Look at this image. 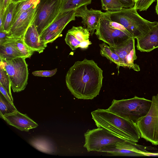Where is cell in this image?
I'll use <instances>...</instances> for the list:
<instances>
[{"label":"cell","mask_w":158,"mask_h":158,"mask_svg":"<svg viewBox=\"0 0 158 158\" xmlns=\"http://www.w3.org/2000/svg\"><path fill=\"white\" fill-rule=\"evenodd\" d=\"M84 137L85 142L83 146L89 152H103L117 143L127 140L101 127L88 130L84 133Z\"/></svg>","instance_id":"7"},{"label":"cell","mask_w":158,"mask_h":158,"mask_svg":"<svg viewBox=\"0 0 158 158\" xmlns=\"http://www.w3.org/2000/svg\"><path fill=\"white\" fill-rule=\"evenodd\" d=\"M9 32L2 30L0 31V45L6 42L9 38L8 37Z\"/></svg>","instance_id":"32"},{"label":"cell","mask_w":158,"mask_h":158,"mask_svg":"<svg viewBox=\"0 0 158 158\" xmlns=\"http://www.w3.org/2000/svg\"><path fill=\"white\" fill-rule=\"evenodd\" d=\"M10 3V0H4V5L5 9H6Z\"/></svg>","instance_id":"35"},{"label":"cell","mask_w":158,"mask_h":158,"mask_svg":"<svg viewBox=\"0 0 158 158\" xmlns=\"http://www.w3.org/2000/svg\"><path fill=\"white\" fill-rule=\"evenodd\" d=\"M92 118L98 127L103 128L123 139L137 143L140 133L135 123L108 111L98 109L91 113Z\"/></svg>","instance_id":"2"},{"label":"cell","mask_w":158,"mask_h":158,"mask_svg":"<svg viewBox=\"0 0 158 158\" xmlns=\"http://www.w3.org/2000/svg\"><path fill=\"white\" fill-rule=\"evenodd\" d=\"M134 0L135 2L137 1V0Z\"/></svg>","instance_id":"39"},{"label":"cell","mask_w":158,"mask_h":158,"mask_svg":"<svg viewBox=\"0 0 158 158\" xmlns=\"http://www.w3.org/2000/svg\"><path fill=\"white\" fill-rule=\"evenodd\" d=\"M16 3L11 2L6 9V13L2 30L9 32L14 21Z\"/></svg>","instance_id":"23"},{"label":"cell","mask_w":158,"mask_h":158,"mask_svg":"<svg viewBox=\"0 0 158 158\" xmlns=\"http://www.w3.org/2000/svg\"><path fill=\"white\" fill-rule=\"evenodd\" d=\"M136 124L141 137L153 145H158V93L152 96L149 111Z\"/></svg>","instance_id":"8"},{"label":"cell","mask_w":158,"mask_h":158,"mask_svg":"<svg viewBox=\"0 0 158 158\" xmlns=\"http://www.w3.org/2000/svg\"><path fill=\"white\" fill-rule=\"evenodd\" d=\"M76 11L60 12L52 22L42 32L40 35L41 40L47 44L60 37L66 26L71 21L75 20Z\"/></svg>","instance_id":"10"},{"label":"cell","mask_w":158,"mask_h":158,"mask_svg":"<svg viewBox=\"0 0 158 158\" xmlns=\"http://www.w3.org/2000/svg\"><path fill=\"white\" fill-rule=\"evenodd\" d=\"M95 34L98 39L114 48L123 46L133 38L123 25L111 20L108 11L103 12Z\"/></svg>","instance_id":"4"},{"label":"cell","mask_w":158,"mask_h":158,"mask_svg":"<svg viewBox=\"0 0 158 158\" xmlns=\"http://www.w3.org/2000/svg\"><path fill=\"white\" fill-rule=\"evenodd\" d=\"M157 1V4L156 6V13L157 15H158V0H156Z\"/></svg>","instance_id":"36"},{"label":"cell","mask_w":158,"mask_h":158,"mask_svg":"<svg viewBox=\"0 0 158 158\" xmlns=\"http://www.w3.org/2000/svg\"><path fill=\"white\" fill-rule=\"evenodd\" d=\"M137 50L149 52L158 48V23L144 36L136 39Z\"/></svg>","instance_id":"17"},{"label":"cell","mask_w":158,"mask_h":158,"mask_svg":"<svg viewBox=\"0 0 158 158\" xmlns=\"http://www.w3.org/2000/svg\"><path fill=\"white\" fill-rule=\"evenodd\" d=\"M23 39L28 47L39 53L42 52L47 46V44L41 40L34 21L26 31Z\"/></svg>","instance_id":"16"},{"label":"cell","mask_w":158,"mask_h":158,"mask_svg":"<svg viewBox=\"0 0 158 158\" xmlns=\"http://www.w3.org/2000/svg\"><path fill=\"white\" fill-rule=\"evenodd\" d=\"M20 57H26L17 48L15 40L9 38L6 42L0 45V58L2 60H8Z\"/></svg>","instance_id":"18"},{"label":"cell","mask_w":158,"mask_h":158,"mask_svg":"<svg viewBox=\"0 0 158 158\" xmlns=\"http://www.w3.org/2000/svg\"><path fill=\"white\" fill-rule=\"evenodd\" d=\"M14 40L16 45L21 53L27 58H30L33 54L34 51L25 44L22 39Z\"/></svg>","instance_id":"29"},{"label":"cell","mask_w":158,"mask_h":158,"mask_svg":"<svg viewBox=\"0 0 158 158\" xmlns=\"http://www.w3.org/2000/svg\"><path fill=\"white\" fill-rule=\"evenodd\" d=\"M65 41L72 50H74L77 48H80L83 49H87L89 45L91 44L90 41L81 42L77 40L73 35L67 33Z\"/></svg>","instance_id":"26"},{"label":"cell","mask_w":158,"mask_h":158,"mask_svg":"<svg viewBox=\"0 0 158 158\" xmlns=\"http://www.w3.org/2000/svg\"><path fill=\"white\" fill-rule=\"evenodd\" d=\"M148 148L126 140L118 142L111 147L104 150L113 156H145L156 154L148 151Z\"/></svg>","instance_id":"11"},{"label":"cell","mask_w":158,"mask_h":158,"mask_svg":"<svg viewBox=\"0 0 158 158\" xmlns=\"http://www.w3.org/2000/svg\"><path fill=\"white\" fill-rule=\"evenodd\" d=\"M103 71L93 60L86 58L76 62L65 76L66 86L78 99H92L102 86Z\"/></svg>","instance_id":"1"},{"label":"cell","mask_w":158,"mask_h":158,"mask_svg":"<svg viewBox=\"0 0 158 158\" xmlns=\"http://www.w3.org/2000/svg\"><path fill=\"white\" fill-rule=\"evenodd\" d=\"M26 58L20 57L5 61L0 59V66L6 71L14 92L23 90L27 84L29 72Z\"/></svg>","instance_id":"6"},{"label":"cell","mask_w":158,"mask_h":158,"mask_svg":"<svg viewBox=\"0 0 158 158\" xmlns=\"http://www.w3.org/2000/svg\"><path fill=\"white\" fill-rule=\"evenodd\" d=\"M23 0H10V2H13L16 3L19 2L23 1Z\"/></svg>","instance_id":"37"},{"label":"cell","mask_w":158,"mask_h":158,"mask_svg":"<svg viewBox=\"0 0 158 158\" xmlns=\"http://www.w3.org/2000/svg\"><path fill=\"white\" fill-rule=\"evenodd\" d=\"M92 0H61L60 12L76 10L80 7L91 3Z\"/></svg>","instance_id":"20"},{"label":"cell","mask_w":158,"mask_h":158,"mask_svg":"<svg viewBox=\"0 0 158 158\" xmlns=\"http://www.w3.org/2000/svg\"><path fill=\"white\" fill-rule=\"evenodd\" d=\"M3 119L8 124L20 130L28 131L35 128L38 125L26 114H23L17 111L12 114L3 117Z\"/></svg>","instance_id":"15"},{"label":"cell","mask_w":158,"mask_h":158,"mask_svg":"<svg viewBox=\"0 0 158 158\" xmlns=\"http://www.w3.org/2000/svg\"><path fill=\"white\" fill-rule=\"evenodd\" d=\"M124 8H131L134 7L135 2L134 0H119Z\"/></svg>","instance_id":"33"},{"label":"cell","mask_w":158,"mask_h":158,"mask_svg":"<svg viewBox=\"0 0 158 158\" xmlns=\"http://www.w3.org/2000/svg\"><path fill=\"white\" fill-rule=\"evenodd\" d=\"M4 2V0H0V2Z\"/></svg>","instance_id":"38"},{"label":"cell","mask_w":158,"mask_h":158,"mask_svg":"<svg viewBox=\"0 0 158 158\" xmlns=\"http://www.w3.org/2000/svg\"><path fill=\"white\" fill-rule=\"evenodd\" d=\"M109 12L111 20L123 25L136 39L144 36L158 23L144 19L134 7Z\"/></svg>","instance_id":"3"},{"label":"cell","mask_w":158,"mask_h":158,"mask_svg":"<svg viewBox=\"0 0 158 158\" xmlns=\"http://www.w3.org/2000/svg\"><path fill=\"white\" fill-rule=\"evenodd\" d=\"M156 0H137L134 7L139 11H146Z\"/></svg>","instance_id":"30"},{"label":"cell","mask_w":158,"mask_h":158,"mask_svg":"<svg viewBox=\"0 0 158 158\" xmlns=\"http://www.w3.org/2000/svg\"><path fill=\"white\" fill-rule=\"evenodd\" d=\"M135 38L131 39L123 46L118 48H111L110 49L119 57L123 67L132 69L137 71H139V66L134 63L137 56L135 48Z\"/></svg>","instance_id":"13"},{"label":"cell","mask_w":158,"mask_h":158,"mask_svg":"<svg viewBox=\"0 0 158 158\" xmlns=\"http://www.w3.org/2000/svg\"><path fill=\"white\" fill-rule=\"evenodd\" d=\"M87 6L85 5L77 9L75 15V17L82 18V23L84 27H86L92 36L98 27L103 12L92 8L89 10Z\"/></svg>","instance_id":"14"},{"label":"cell","mask_w":158,"mask_h":158,"mask_svg":"<svg viewBox=\"0 0 158 158\" xmlns=\"http://www.w3.org/2000/svg\"><path fill=\"white\" fill-rule=\"evenodd\" d=\"M67 32L73 35L81 42L89 41V38L90 34L86 28L81 26H73Z\"/></svg>","instance_id":"25"},{"label":"cell","mask_w":158,"mask_h":158,"mask_svg":"<svg viewBox=\"0 0 158 158\" xmlns=\"http://www.w3.org/2000/svg\"><path fill=\"white\" fill-rule=\"evenodd\" d=\"M40 0H25L16 3L14 22L21 14L34 6H37Z\"/></svg>","instance_id":"24"},{"label":"cell","mask_w":158,"mask_h":158,"mask_svg":"<svg viewBox=\"0 0 158 158\" xmlns=\"http://www.w3.org/2000/svg\"><path fill=\"white\" fill-rule=\"evenodd\" d=\"M102 9L106 11H115L121 10L123 6L119 0H101Z\"/></svg>","instance_id":"27"},{"label":"cell","mask_w":158,"mask_h":158,"mask_svg":"<svg viewBox=\"0 0 158 158\" xmlns=\"http://www.w3.org/2000/svg\"><path fill=\"white\" fill-rule=\"evenodd\" d=\"M0 84H1L7 92L12 102L13 99L11 92V85L9 77L4 69L0 66Z\"/></svg>","instance_id":"28"},{"label":"cell","mask_w":158,"mask_h":158,"mask_svg":"<svg viewBox=\"0 0 158 158\" xmlns=\"http://www.w3.org/2000/svg\"><path fill=\"white\" fill-rule=\"evenodd\" d=\"M61 4V0H40L36 7L34 23L40 35L60 13Z\"/></svg>","instance_id":"9"},{"label":"cell","mask_w":158,"mask_h":158,"mask_svg":"<svg viewBox=\"0 0 158 158\" xmlns=\"http://www.w3.org/2000/svg\"><path fill=\"white\" fill-rule=\"evenodd\" d=\"M30 144L41 152L48 154L57 152V148L55 144L49 139L42 137H35L29 141Z\"/></svg>","instance_id":"19"},{"label":"cell","mask_w":158,"mask_h":158,"mask_svg":"<svg viewBox=\"0 0 158 158\" xmlns=\"http://www.w3.org/2000/svg\"><path fill=\"white\" fill-rule=\"evenodd\" d=\"M99 46L100 48V54L102 56L106 57L110 61L116 64L118 69L120 66L123 67V64L119 57L111 50L109 46L103 42L99 44Z\"/></svg>","instance_id":"21"},{"label":"cell","mask_w":158,"mask_h":158,"mask_svg":"<svg viewBox=\"0 0 158 158\" xmlns=\"http://www.w3.org/2000/svg\"><path fill=\"white\" fill-rule=\"evenodd\" d=\"M36 6H34L20 15L9 30V38L23 39L26 31L34 21Z\"/></svg>","instance_id":"12"},{"label":"cell","mask_w":158,"mask_h":158,"mask_svg":"<svg viewBox=\"0 0 158 158\" xmlns=\"http://www.w3.org/2000/svg\"><path fill=\"white\" fill-rule=\"evenodd\" d=\"M18 110L13 103L9 101L0 92V116L3 117L14 113Z\"/></svg>","instance_id":"22"},{"label":"cell","mask_w":158,"mask_h":158,"mask_svg":"<svg viewBox=\"0 0 158 158\" xmlns=\"http://www.w3.org/2000/svg\"><path fill=\"white\" fill-rule=\"evenodd\" d=\"M152 100L135 96L128 99H113L107 110L110 112L135 123L149 111Z\"/></svg>","instance_id":"5"},{"label":"cell","mask_w":158,"mask_h":158,"mask_svg":"<svg viewBox=\"0 0 158 158\" xmlns=\"http://www.w3.org/2000/svg\"><path fill=\"white\" fill-rule=\"evenodd\" d=\"M57 70V69L56 68L49 70L35 71L32 72V74L35 76L51 77L56 74Z\"/></svg>","instance_id":"31"},{"label":"cell","mask_w":158,"mask_h":158,"mask_svg":"<svg viewBox=\"0 0 158 158\" xmlns=\"http://www.w3.org/2000/svg\"><path fill=\"white\" fill-rule=\"evenodd\" d=\"M0 92L10 102L12 103L13 102L9 96L6 90L4 88L2 85L0 84Z\"/></svg>","instance_id":"34"}]
</instances>
